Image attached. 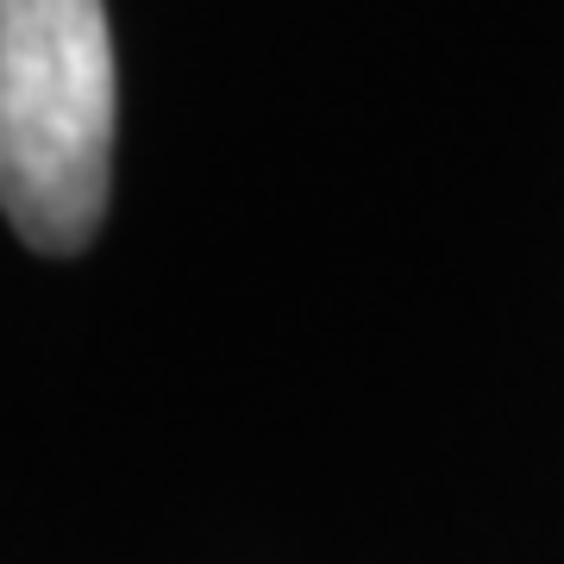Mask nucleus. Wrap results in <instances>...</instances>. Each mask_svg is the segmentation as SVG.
I'll use <instances>...</instances> for the list:
<instances>
[{
	"label": "nucleus",
	"instance_id": "1",
	"mask_svg": "<svg viewBox=\"0 0 564 564\" xmlns=\"http://www.w3.org/2000/svg\"><path fill=\"white\" fill-rule=\"evenodd\" d=\"M113 176L107 0H0V214L32 251L101 232Z\"/></svg>",
	"mask_w": 564,
	"mask_h": 564
}]
</instances>
